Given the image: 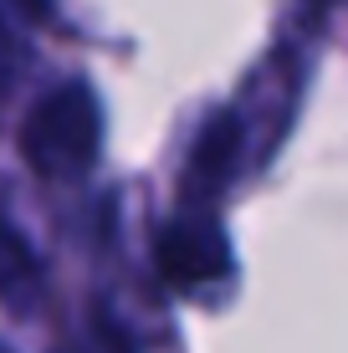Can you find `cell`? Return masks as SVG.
<instances>
[{"label": "cell", "instance_id": "obj_1", "mask_svg": "<svg viewBox=\"0 0 348 353\" xmlns=\"http://www.w3.org/2000/svg\"><path fill=\"white\" fill-rule=\"evenodd\" d=\"M21 149L36 174H82L98 154V103L82 82L57 88L52 97L36 103V113L26 118Z\"/></svg>", "mask_w": 348, "mask_h": 353}, {"label": "cell", "instance_id": "obj_2", "mask_svg": "<svg viewBox=\"0 0 348 353\" xmlns=\"http://www.w3.org/2000/svg\"><path fill=\"white\" fill-rule=\"evenodd\" d=\"M225 246H221V236H215V225L210 221H185V225H174L170 236H164V246H159V266H164V276H170L174 287H195V282H210L215 272H225Z\"/></svg>", "mask_w": 348, "mask_h": 353}, {"label": "cell", "instance_id": "obj_3", "mask_svg": "<svg viewBox=\"0 0 348 353\" xmlns=\"http://www.w3.org/2000/svg\"><path fill=\"white\" fill-rule=\"evenodd\" d=\"M16 276L31 282V276H36V256L26 251V241L0 221V292H6V297H16Z\"/></svg>", "mask_w": 348, "mask_h": 353}, {"label": "cell", "instance_id": "obj_4", "mask_svg": "<svg viewBox=\"0 0 348 353\" xmlns=\"http://www.w3.org/2000/svg\"><path fill=\"white\" fill-rule=\"evenodd\" d=\"M16 62V46H10V36L0 31V88H6V67Z\"/></svg>", "mask_w": 348, "mask_h": 353}]
</instances>
